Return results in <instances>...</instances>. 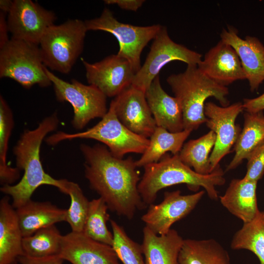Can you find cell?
<instances>
[{
	"label": "cell",
	"instance_id": "8d00e7d4",
	"mask_svg": "<svg viewBox=\"0 0 264 264\" xmlns=\"http://www.w3.org/2000/svg\"><path fill=\"white\" fill-rule=\"evenodd\" d=\"M107 4H115L121 9L137 11L145 1L144 0H105Z\"/></svg>",
	"mask_w": 264,
	"mask_h": 264
},
{
	"label": "cell",
	"instance_id": "f35d334b",
	"mask_svg": "<svg viewBox=\"0 0 264 264\" xmlns=\"http://www.w3.org/2000/svg\"><path fill=\"white\" fill-rule=\"evenodd\" d=\"M13 0H0V12H3L6 15L8 14L10 11L13 4Z\"/></svg>",
	"mask_w": 264,
	"mask_h": 264
},
{
	"label": "cell",
	"instance_id": "3957f363",
	"mask_svg": "<svg viewBox=\"0 0 264 264\" xmlns=\"http://www.w3.org/2000/svg\"><path fill=\"white\" fill-rule=\"evenodd\" d=\"M138 183V189L146 205L153 204L161 189L176 184H185L191 190L203 187L209 198H218L216 188L224 184V173L220 166L208 175H201L192 170L180 160L178 154H164L156 163L146 165Z\"/></svg>",
	"mask_w": 264,
	"mask_h": 264
},
{
	"label": "cell",
	"instance_id": "5b68a950",
	"mask_svg": "<svg viewBox=\"0 0 264 264\" xmlns=\"http://www.w3.org/2000/svg\"><path fill=\"white\" fill-rule=\"evenodd\" d=\"M87 31L85 21L79 19L49 27L39 44L44 65L51 70L69 73L83 50Z\"/></svg>",
	"mask_w": 264,
	"mask_h": 264
},
{
	"label": "cell",
	"instance_id": "1f68e13d",
	"mask_svg": "<svg viewBox=\"0 0 264 264\" xmlns=\"http://www.w3.org/2000/svg\"><path fill=\"white\" fill-rule=\"evenodd\" d=\"M113 236L112 247L123 264H144L141 244L131 239L123 227L110 220Z\"/></svg>",
	"mask_w": 264,
	"mask_h": 264
},
{
	"label": "cell",
	"instance_id": "7a4b0ae2",
	"mask_svg": "<svg viewBox=\"0 0 264 264\" xmlns=\"http://www.w3.org/2000/svg\"><path fill=\"white\" fill-rule=\"evenodd\" d=\"M59 121L57 113L54 112L43 120L35 129L25 130L14 146L13 151L16 167L23 171V175L17 184L2 186L0 191L11 197L15 209L31 199L35 191L43 185L54 186L67 194L68 180L57 179L46 173L40 155L42 141L48 133L57 128Z\"/></svg>",
	"mask_w": 264,
	"mask_h": 264
},
{
	"label": "cell",
	"instance_id": "603a6c76",
	"mask_svg": "<svg viewBox=\"0 0 264 264\" xmlns=\"http://www.w3.org/2000/svg\"><path fill=\"white\" fill-rule=\"evenodd\" d=\"M15 209L23 237L66 220L67 210L48 201H35L31 199Z\"/></svg>",
	"mask_w": 264,
	"mask_h": 264
},
{
	"label": "cell",
	"instance_id": "30bf717a",
	"mask_svg": "<svg viewBox=\"0 0 264 264\" xmlns=\"http://www.w3.org/2000/svg\"><path fill=\"white\" fill-rule=\"evenodd\" d=\"M200 53L175 42L170 37L167 28L162 25L153 40L144 64L135 73L132 85L144 92L169 63L178 61L187 65H197L201 61Z\"/></svg>",
	"mask_w": 264,
	"mask_h": 264
},
{
	"label": "cell",
	"instance_id": "484cf974",
	"mask_svg": "<svg viewBox=\"0 0 264 264\" xmlns=\"http://www.w3.org/2000/svg\"><path fill=\"white\" fill-rule=\"evenodd\" d=\"M192 131L184 130L178 132H171L167 130L157 127L150 137V143L141 157L135 161L138 167L158 162L167 152L174 155L181 150L184 142Z\"/></svg>",
	"mask_w": 264,
	"mask_h": 264
},
{
	"label": "cell",
	"instance_id": "9c48e42d",
	"mask_svg": "<svg viewBox=\"0 0 264 264\" xmlns=\"http://www.w3.org/2000/svg\"><path fill=\"white\" fill-rule=\"evenodd\" d=\"M45 71L53 85L56 99L67 102L72 106L74 116L71 124L81 130L91 120L102 118L107 113V96L92 85H86L76 79L68 82L60 78L46 66Z\"/></svg>",
	"mask_w": 264,
	"mask_h": 264
},
{
	"label": "cell",
	"instance_id": "8992f818",
	"mask_svg": "<svg viewBox=\"0 0 264 264\" xmlns=\"http://www.w3.org/2000/svg\"><path fill=\"white\" fill-rule=\"evenodd\" d=\"M75 138L91 139L103 143L113 156L119 158H123L128 153L143 154L150 143L149 139L132 132L122 124L111 102L107 113L93 127L74 133L59 132L48 137L46 141L54 145Z\"/></svg>",
	"mask_w": 264,
	"mask_h": 264
},
{
	"label": "cell",
	"instance_id": "277c9868",
	"mask_svg": "<svg viewBox=\"0 0 264 264\" xmlns=\"http://www.w3.org/2000/svg\"><path fill=\"white\" fill-rule=\"evenodd\" d=\"M166 81L181 107L184 130L192 132L205 123L208 98H215L222 107L229 105L227 87L211 79L197 65H187L183 72L170 75Z\"/></svg>",
	"mask_w": 264,
	"mask_h": 264
},
{
	"label": "cell",
	"instance_id": "e0dca14e",
	"mask_svg": "<svg viewBox=\"0 0 264 264\" xmlns=\"http://www.w3.org/2000/svg\"><path fill=\"white\" fill-rule=\"evenodd\" d=\"M59 256L72 264H120L110 245L95 241L83 232L62 235Z\"/></svg>",
	"mask_w": 264,
	"mask_h": 264
},
{
	"label": "cell",
	"instance_id": "ffe728a7",
	"mask_svg": "<svg viewBox=\"0 0 264 264\" xmlns=\"http://www.w3.org/2000/svg\"><path fill=\"white\" fill-rule=\"evenodd\" d=\"M23 236L8 196L0 201V264H16L23 255Z\"/></svg>",
	"mask_w": 264,
	"mask_h": 264
},
{
	"label": "cell",
	"instance_id": "8fae6325",
	"mask_svg": "<svg viewBox=\"0 0 264 264\" xmlns=\"http://www.w3.org/2000/svg\"><path fill=\"white\" fill-rule=\"evenodd\" d=\"M244 109L240 102L226 107L220 106L213 102H206L204 114L206 126L216 134V142L210 156L212 171L220 166V160L231 151L241 132L236 124L238 116Z\"/></svg>",
	"mask_w": 264,
	"mask_h": 264
},
{
	"label": "cell",
	"instance_id": "f546056e",
	"mask_svg": "<svg viewBox=\"0 0 264 264\" xmlns=\"http://www.w3.org/2000/svg\"><path fill=\"white\" fill-rule=\"evenodd\" d=\"M62 237L55 225L41 228L23 238V255L33 258L59 255Z\"/></svg>",
	"mask_w": 264,
	"mask_h": 264
},
{
	"label": "cell",
	"instance_id": "d6a6232c",
	"mask_svg": "<svg viewBox=\"0 0 264 264\" xmlns=\"http://www.w3.org/2000/svg\"><path fill=\"white\" fill-rule=\"evenodd\" d=\"M67 192L70 198V204L66 211V221L69 224L72 231L82 232L89 201L76 183L68 181Z\"/></svg>",
	"mask_w": 264,
	"mask_h": 264
},
{
	"label": "cell",
	"instance_id": "e575fe53",
	"mask_svg": "<svg viewBox=\"0 0 264 264\" xmlns=\"http://www.w3.org/2000/svg\"><path fill=\"white\" fill-rule=\"evenodd\" d=\"M63 261L59 255L43 258H33L22 255L19 259L20 264H62Z\"/></svg>",
	"mask_w": 264,
	"mask_h": 264
},
{
	"label": "cell",
	"instance_id": "ac0fdd59",
	"mask_svg": "<svg viewBox=\"0 0 264 264\" xmlns=\"http://www.w3.org/2000/svg\"><path fill=\"white\" fill-rule=\"evenodd\" d=\"M198 67L207 76L223 86L246 79L237 52L221 40L206 53Z\"/></svg>",
	"mask_w": 264,
	"mask_h": 264
},
{
	"label": "cell",
	"instance_id": "d590c367",
	"mask_svg": "<svg viewBox=\"0 0 264 264\" xmlns=\"http://www.w3.org/2000/svg\"><path fill=\"white\" fill-rule=\"evenodd\" d=\"M246 112L256 113L264 110V93L254 98H246L242 103Z\"/></svg>",
	"mask_w": 264,
	"mask_h": 264
},
{
	"label": "cell",
	"instance_id": "2e32d148",
	"mask_svg": "<svg viewBox=\"0 0 264 264\" xmlns=\"http://www.w3.org/2000/svg\"><path fill=\"white\" fill-rule=\"evenodd\" d=\"M220 40L231 46L240 59L246 79L251 92L259 88L264 81V45L254 36L241 38L238 31L232 26L223 28Z\"/></svg>",
	"mask_w": 264,
	"mask_h": 264
},
{
	"label": "cell",
	"instance_id": "f1b7e54d",
	"mask_svg": "<svg viewBox=\"0 0 264 264\" xmlns=\"http://www.w3.org/2000/svg\"><path fill=\"white\" fill-rule=\"evenodd\" d=\"M12 111L3 97L0 96V182L2 186L11 185L20 176V170L7 163L8 145L14 127Z\"/></svg>",
	"mask_w": 264,
	"mask_h": 264
},
{
	"label": "cell",
	"instance_id": "7c38bea8",
	"mask_svg": "<svg viewBox=\"0 0 264 264\" xmlns=\"http://www.w3.org/2000/svg\"><path fill=\"white\" fill-rule=\"evenodd\" d=\"M55 14L31 0H14L7 14L12 38L39 45L45 31L54 24Z\"/></svg>",
	"mask_w": 264,
	"mask_h": 264
},
{
	"label": "cell",
	"instance_id": "9a60e30c",
	"mask_svg": "<svg viewBox=\"0 0 264 264\" xmlns=\"http://www.w3.org/2000/svg\"><path fill=\"white\" fill-rule=\"evenodd\" d=\"M112 103L119 120L132 132L148 138L157 127L145 92L132 85L114 97Z\"/></svg>",
	"mask_w": 264,
	"mask_h": 264
},
{
	"label": "cell",
	"instance_id": "d4e9b609",
	"mask_svg": "<svg viewBox=\"0 0 264 264\" xmlns=\"http://www.w3.org/2000/svg\"><path fill=\"white\" fill-rule=\"evenodd\" d=\"M179 264H231L228 251L213 239H184Z\"/></svg>",
	"mask_w": 264,
	"mask_h": 264
},
{
	"label": "cell",
	"instance_id": "44dd1931",
	"mask_svg": "<svg viewBox=\"0 0 264 264\" xmlns=\"http://www.w3.org/2000/svg\"><path fill=\"white\" fill-rule=\"evenodd\" d=\"M257 183L243 177L233 179L223 195L219 197L223 206L243 223L252 221L260 211L256 196Z\"/></svg>",
	"mask_w": 264,
	"mask_h": 264
},
{
	"label": "cell",
	"instance_id": "4fadbf2b",
	"mask_svg": "<svg viewBox=\"0 0 264 264\" xmlns=\"http://www.w3.org/2000/svg\"><path fill=\"white\" fill-rule=\"evenodd\" d=\"M88 83L98 88L107 97H116L130 86L135 72L130 62L117 54L90 63L81 58Z\"/></svg>",
	"mask_w": 264,
	"mask_h": 264
},
{
	"label": "cell",
	"instance_id": "4316f807",
	"mask_svg": "<svg viewBox=\"0 0 264 264\" xmlns=\"http://www.w3.org/2000/svg\"><path fill=\"white\" fill-rule=\"evenodd\" d=\"M216 138L215 132L210 130L198 138L188 141L178 153L180 160L198 174L205 175L211 173L213 171L210 156Z\"/></svg>",
	"mask_w": 264,
	"mask_h": 264
},
{
	"label": "cell",
	"instance_id": "7402d4cb",
	"mask_svg": "<svg viewBox=\"0 0 264 264\" xmlns=\"http://www.w3.org/2000/svg\"><path fill=\"white\" fill-rule=\"evenodd\" d=\"M184 240L176 230L158 235L145 226L141 244L144 264H179Z\"/></svg>",
	"mask_w": 264,
	"mask_h": 264
},
{
	"label": "cell",
	"instance_id": "74e56055",
	"mask_svg": "<svg viewBox=\"0 0 264 264\" xmlns=\"http://www.w3.org/2000/svg\"><path fill=\"white\" fill-rule=\"evenodd\" d=\"M6 14L0 12V48L2 47L10 40L8 37V28L6 19Z\"/></svg>",
	"mask_w": 264,
	"mask_h": 264
},
{
	"label": "cell",
	"instance_id": "d6986e66",
	"mask_svg": "<svg viewBox=\"0 0 264 264\" xmlns=\"http://www.w3.org/2000/svg\"><path fill=\"white\" fill-rule=\"evenodd\" d=\"M145 95L157 127L171 132L184 130L180 104L176 97L170 96L163 89L159 75L153 81Z\"/></svg>",
	"mask_w": 264,
	"mask_h": 264
},
{
	"label": "cell",
	"instance_id": "5bb4252c",
	"mask_svg": "<svg viewBox=\"0 0 264 264\" xmlns=\"http://www.w3.org/2000/svg\"><path fill=\"white\" fill-rule=\"evenodd\" d=\"M205 191L182 195L180 190L164 193L163 200L158 204H151L141 217L145 226L157 235L167 233L172 225L187 216L200 200Z\"/></svg>",
	"mask_w": 264,
	"mask_h": 264
},
{
	"label": "cell",
	"instance_id": "52a82bcc",
	"mask_svg": "<svg viewBox=\"0 0 264 264\" xmlns=\"http://www.w3.org/2000/svg\"><path fill=\"white\" fill-rule=\"evenodd\" d=\"M39 45L11 38L0 48V77L9 78L26 89L52 83L45 71Z\"/></svg>",
	"mask_w": 264,
	"mask_h": 264
},
{
	"label": "cell",
	"instance_id": "cb8c5ba5",
	"mask_svg": "<svg viewBox=\"0 0 264 264\" xmlns=\"http://www.w3.org/2000/svg\"><path fill=\"white\" fill-rule=\"evenodd\" d=\"M264 141L263 111L245 112L244 125L234 145L235 154L226 171L236 168L244 159H248L253 151Z\"/></svg>",
	"mask_w": 264,
	"mask_h": 264
},
{
	"label": "cell",
	"instance_id": "4dcf8cb0",
	"mask_svg": "<svg viewBox=\"0 0 264 264\" xmlns=\"http://www.w3.org/2000/svg\"><path fill=\"white\" fill-rule=\"evenodd\" d=\"M108 210L106 203L100 197L89 201L82 232L95 241L112 246L113 234L106 224L110 220Z\"/></svg>",
	"mask_w": 264,
	"mask_h": 264
},
{
	"label": "cell",
	"instance_id": "ba28073f",
	"mask_svg": "<svg viewBox=\"0 0 264 264\" xmlns=\"http://www.w3.org/2000/svg\"><path fill=\"white\" fill-rule=\"evenodd\" d=\"M88 31H103L113 35L119 44L117 53L131 64L135 73L140 69L141 54L147 44L153 40L162 25L137 26L118 21L108 8L97 18L85 21Z\"/></svg>",
	"mask_w": 264,
	"mask_h": 264
},
{
	"label": "cell",
	"instance_id": "83f0119b",
	"mask_svg": "<svg viewBox=\"0 0 264 264\" xmlns=\"http://www.w3.org/2000/svg\"><path fill=\"white\" fill-rule=\"evenodd\" d=\"M230 246L233 250L251 251L260 264H264V211H260L252 221L243 223L234 234Z\"/></svg>",
	"mask_w": 264,
	"mask_h": 264
},
{
	"label": "cell",
	"instance_id": "836d02e7",
	"mask_svg": "<svg viewBox=\"0 0 264 264\" xmlns=\"http://www.w3.org/2000/svg\"><path fill=\"white\" fill-rule=\"evenodd\" d=\"M264 174V141L252 153L247 159L246 179L258 182Z\"/></svg>",
	"mask_w": 264,
	"mask_h": 264
},
{
	"label": "cell",
	"instance_id": "6da1fadb",
	"mask_svg": "<svg viewBox=\"0 0 264 264\" xmlns=\"http://www.w3.org/2000/svg\"><path fill=\"white\" fill-rule=\"evenodd\" d=\"M80 150L85 159V176L90 187L117 215L132 219L137 210L146 208L139 194L140 180L135 161L113 156L100 144H82Z\"/></svg>",
	"mask_w": 264,
	"mask_h": 264
}]
</instances>
